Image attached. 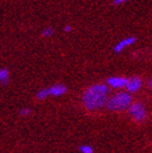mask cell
Listing matches in <instances>:
<instances>
[{
  "instance_id": "obj_15",
  "label": "cell",
  "mask_w": 152,
  "mask_h": 153,
  "mask_svg": "<svg viewBox=\"0 0 152 153\" xmlns=\"http://www.w3.org/2000/svg\"><path fill=\"white\" fill-rule=\"evenodd\" d=\"M147 85H148V88L152 90V78H150V79L148 80V84H147Z\"/></svg>"
},
{
  "instance_id": "obj_10",
  "label": "cell",
  "mask_w": 152,
  "mask_h": 153,
  "mask_svg": "<svg viewBox=\"0 0 152 153\" xmlns=\"http://www.w3.org/2000/svg\"><path fill=\"white\" fill-rule=\"evenodd\" d=\"M79 151L82 153H92L94 150H92V148L90 146H88V144H84L82 147L79 148Z\"/></svg>"
},
{
  "instance_id": "obj_3",
  "label": "cell",
  "mask_w": 152,
  "mask_h": 153,
  "mask_svg": "<svg viewBox=\"0 0 152 153\" xmlns=\"http://www.w3.org/2000/svg\"><path fill=\"white\" fill-rule=\"evenodd\" d=\"M127 111H128L129 116L137 123L142 122L147 116L146 108L141 102H133Z\"/></svg>"
},
{
  "instance_id": "obj_1",
  "label": "cell",
  "mask_w": 152,
  "mask_h": 153,
  "mask_svg": "<svg viewBox=\"0 0 152 153\" xmlns=\"http://www.w3.org/2000/svg\"><path fill=\"white\" fill-rule=\"evenodd\" d=\"M110 89L105 84H95L86 89L83 94V103L89 111H97L105 106Z\"/></svg>"
},
{
  "instance_id": "obj_12",
  "label": "cell",
  "mask_w": 152,
  "mask_h": 153,
  "mask_svg": "<svg viewBox=\"0 0 152 153\" xmlns=\"http://www.w3.org/2000/svg\"><path fill=\"white\" fill-rule=\"evenodd\" d=\"M129 0H114L113 1V4L114 6H122L124 3L128 2Z\"/></svg>"
},
{
  "instance_id": "obj_9",
  "label": "cell",
  "mask_w": 152,
  "mask_h": 153,
  "mask_svg": "<svg viewBox=\"0 0 152 153\" xmlns=\"http://www.w3.org/2000/svg\"><path fill=\"white\" fill-rule=\"evenodd\" d=\"M49 96H50V94H49V89L48 88L41 89V90H39V91L37 92V94H36V97H37L38 100H45V99H47Z\"/></svg>"
},
{
  "instance_id": "obj_13",
  "label": "cell",
  "mask_w": 152,
  "mask_h": 153,
  "mask_svg": "<svg viewBox=\"0 0 152 153\" xmlns=\"http://www.w3.org/2000/svg\"><path fill=\"white\" fill-rule=\"evenodd\" d=\"M29 113H31V110L29 109H22L20 111V114L22 115V116H27Z\"/></svg>"
},
{
  "instance_id": "obj_14",
  "label": "cell",
  "mask_w": 152,
  "mask_h": 153,
  "mask_svg": "<svg viewBox=\"0 0 152 153\" xmlns=\"http://www.w3.org/2000/svg\"><path fill=\"white\" fill-rule=\"evenodd\" d=\"M71 30H72V26H71V25H66V26H64V32L69 33V32H71Z\"/></svg>"
},
{
  "instance_id": "obj_4",
  "label": "cell",
  "mask_w": 152,
  "mask_h": 153,
  "mask_svg": "<svg viewBox=\"0 0 152 153\" xmlns=\"http://www.w3.org/2000/svg\"><path fill=\"white\" fill-rule=\"evenodd\" d=\"M127 80H128V78H125V77H121V76L109 77L108 79H107V85H108L110 88L122 89V88H125V87H126Z\"/></svg>"
},
{
  "instance_id": "obj_7",
  "label": "cell",
  "mask_w": 152,
  "mask_h": 153,
  "mask_svg": "<svg viewBox=\"0 0 152 153\" xmlns=\"http://www.w3.org/2000/svg\"><path fill=\"white\" fill-rule=\"evenodd\" d=\"M48 89H49L50 96H53V97H60V96H63L66 92V87L64 85H61V84L53 85Z\"/></svg>"
},
{
  "instance_id": "obj_5",
  "label": "cell",
  "mask_w": 152,
  "mask_h": 153,
  "mask_svg": "<svg viewBox=\"0 0 152 153\" xmlns=\"http://www.w3.org/2000/svg\"><path fill=\"white\" fill-rule=\"evenodd\" d=\"M141 86H142V80H141V78L135 76V77H132V78H128L125 89L128 92H130V94H135V92H137L140 90Z\"/></svg>"
},
{
  "instance_id": "obj_2",
  "label": "cell",
  "mask_w": 152,
  "mask_h": 153,
  "mask_svg": "<svg viewBox=\"0 0 152 153\" xmlns=\"http://www.w3.org/2000/svg\"><path fill=\"white\" fill-rule=\"evenodd\" d=\"M133 103V98L130 92L118 91L116 94L110 96L105 103V108L112 112H122L125 110H128L130 104Z\"/></svg>"
},
{
  "instance_id": "obj_6",
  "label": "cell",
  "mask_w": 152,
  "mask_h": 153,
  "mask_svg": "<svg viewBox=\"0 0 152 153\" xmlns=\"http://www.w3.org/2000/svg\"><path fill=\"white\" fill-rule=\"evenodd\" d=\"M136 42V37H133V36H129V37H125L124 39H122L121 41H118L115 46H114V52L115 53H120L125 49V48L129 47V46H133V45Z\"/></svg>"
},
{
  "instance_id": "obj_8",
  "label": "cell",
  "mask_w": 152,
  "mask_h": 153,
  "mask_svg": "<svg viewBox=\"0 0 152 153\" xmlns=\"http://www.w3.org/2000/svg\"><path fill=\"white\" fill-rule=\"evenodd\" d=\"M9 82V71L6 68H0V84L6 85Z\"/></svg>"
},
{
  "instance_id": "obj_11",
  "label": "cell",
  "mask_w": 152,
  "mask_h": 153,
  "mask_svg": "<svg viewBox=\"0 0 152 153\" xmlns=\"http://www.w3.org/2000/svg\"><path fill=\"white\" fill-rule=\"evenodd\" d=\"M41 35L44 36V37H51L53 35V28L51 27H47V28H45L41 33Z\"/></svg>"
}]
</instances>
